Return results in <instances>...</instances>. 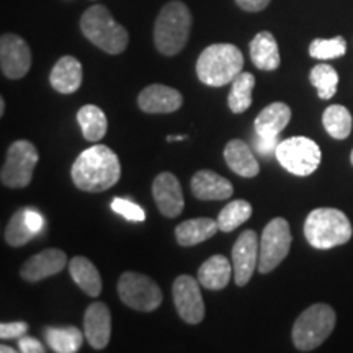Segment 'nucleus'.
Segmentation results:
<instances>
[{
  "label": "nucleus",
  "mask_w": 353,
  "mask_h": 353,
  "mask_svg": "<svg viewBox=\"0 0 353 353\" xmlns=\"http://www.w3.org/2000/svg\"><path fill=\"white\" fill-rule=\"evenodd\" d=\"M70 176L79 190L88 193L105 192L120 180V159L107 145H92L76 159L70 169Z\"/></svg>",
  "instance_id": "1"
},
{
  "label": "nucleus",
  "mask_w": 353,
  "mask_h": 353,
  "mask_svg": "<svg viewBox=\"0 0 353 353\" xmlns=\"http://www.w3.org/2000/svg\"><path fill=\"white\" fill-rule=\"evenodd\" d=\"M244 69V56L231 43H216L206 48L196 61V76L205 85L223 87L232 83Z\"/></svg>",
  "instance_id": "2"
},
{
  "label": "nucleus",
  "mask_w": 353,
  "mask_h": 353,
  "mask_svg": "<svg viewBox=\"0 0 353 353\" xmlns=\"http://www.w3.org/2000/svg\"><path fill=\"white\" fill-rule=\"evenodd\" d=\"M192 30V13L180 0H172L159 12L154 25V43L164 56H175L187 46Z\"/></svg>",
  "instance_id": "3"
},
{
  "label": "nucleus",
  "mask_w": 353,
  "mask_h": 353,
  "mask_svg": "<svg viewBox=\"0 0 353 353\" xmlns=\"http://www.w3.org/2000/svg\"><path fill=\"white\" fill-rule=\"evenodd\" d=\"M352 223L345 213L335 208H317L304 221V237L321 250L343 245L352 239Z\"/></svg>",
  "instance_id": "4"
},
{
  "label": "nucleus",
  "mask_w": 353,
  "mask_h": 353,
  "mask_svg": "<svg viewBox=\"0 0 353 353\" xmlns=\"http://www.w3.org/2000/svg\"><path fill=\"white\" fill-rule=\"evenodd\" d=\"M81 30L88 41L108 54H120L130 43L125 26L118 23L103 6H94L85 10L81 19Z\"/></svg>",
  "instance_id": "5"
},
{
  "label": "nucleus",
  "mask_w": 353,
  "mask_h": 353,
  "mask_svg": "<svg viewBox=\"0 0 353 353\" xmlns=\"http://www.w3.org/2000/svg\"><path fill=\"white\" fill-rule=\"evenodd\" d=\"M335 329V311L319 303L303 311L293 325V343L298 350L311 352L321 347Z\"/></svg>",
  "instance_id": "6"
},
{
  "label": "nucleus",
  "mask_w": 353,
  "mask_h": 353,
  "mask_svg": "<svg viewBox=\"0 0 353 353\" xmlns=\"http://www.w3.org/2000/svg\"><path fill=\"white\" fill-rule=\"evenodd\" d=\"M276 159L285 170L298 176L314 174L321 164V148L312 139L294 136L281 141L276 149Z\"/></svg>",
  "instance_id": "7"
},
{
  "label": "nucleus",
  "mask_w": 353,
  "mask_h": 353,
  "mask_svg": "<svg viewBox=\"0 0 353 353\" xmlns=\"http://www.w3.org/2000/svg\"><path fill=\"white\" fill-rule=\"evenodd\" d=\"M118 294L128 307L141 312L156 311L162 303V291L156 281L136 272H126L120 276Z\"/></svg>",
  "instance_id": "8"
},
{
  "label": "nucleus",
  "mask_w": 353,
  "mask_h": 353,
  "mask_svg": "<svg viewBox=\"0 0 353 353\" xmlns=\"http://www.w3.org/2000/svg\"><path fill=\"white\" fill-rule=\"evenodd\" d=\"M291 229L288 221L283 218H275L267 224L260 237V255L259 268L260 273H270L286 259L290 254Z\"/></svg>",
  "instance_id": "9"
},
{
  "label": "nucleus",
  "mask_w": 353,
  "mask_h": 353,
  "mask_svg": "<svg viewBox=\"0 0 353 353\" xmlns=\"http://www.w3.org/2000/svg\"><path fill=\"white\" fill-rule=\"evenodd\" d=\"M38 164V151L30 141H15L7 151L0 180L8 188H23L32 182L34 165Z\"/></svg>",
  "instance_id": "10"
},
{
  "label": "nucleus",
  "mask_w": 353,
  "mask_h": 353,
  "mask_svg": "<svg viewBox=\"0 0 353 353\" xmlns=\"http://www.w3.org/2000/svg\"><path fill=\"white\" fill-rule=\"evenodd\" d=\"M176 312L187 324H200L205 319V303L200 291V281L188 275H180L172 286Z\"/></svg>",
  "instance_id": "11"
},
{
  "label": "nucleus",
  "mask_w": 353,
  "mask_h": 353,
  "mask_svg": "<svg viewBox=\"0 0 353 353\" xmlns=\"http://www.w3.org/2000/svg\"><path fill=\"white\" fill-rule=\"evenodd\" d=\"M260 241L252 229H247L237 237L232 247L234 281L237 286H245L252 278L255 268H259Z\"/></svg>",
  "instance_id": "12"
},
{
  "label": "nucleus",
  "mask_w": 353,
  "mask_h": 353,
  "mask_svg": "<svg viewBox=\"0 0 353 353\" xmlns=\"http://www.w3.org/2000/svg\"><path fill=\"white\" fill-rule=\"evenodd\" d=\"M0 65L8 79L25 77L32 68V51L23 38L6 33L0 38Z\"/></svg>",
  "instance_id": "13"
},
{
  "label": "nucleus",
  "mask_w": 353,
  "mask_h": 353,
  "mask_svg": "<svg viewBox=\"0 0 353 353\" xmlns=\"http://www.w3.org/2000/svg\"><path fill=\"white\" fill-rule=\"evenodd\" d=\"M152 195L159 211L167 218H176L183 211L185 198L180 182L170 172H162L152 183Z\"/></svg>",
  "instance_id": "14"
},
{
  "label": "nucleus",
  "mask_w": 353,
  "mask_h": 353,
  "mask_svg": "<svg viewBox=\"0 0 353 353\" xmlns=\"http://www.w3.org/2000/svg\"><path fill=\"white\" fill-rule=\"evenodd\" d=\"M83 334L95 350L108 345L112 337V314L105 303H92L83 316Z\"/></svg>",
  "instance_id": "15"
},
{
  "label": "nucleus",
  "mask_w": 353,
  "mask_h": 353,
  "mask_svg": "<svg viewBox=\"0 0 353 353\" xmlns=\"http://www.w3.org/2000/svg\"><path fill=\"white\" fill-rule=\"evenodd\" d=\"M68 263V255L64 250L59 249H46L33 255L23 263L20 270V276L26 281H41L44 278L56 275L63 272V268Z\"/></svg>",
  "instance_id": "16"
},
{
  "label": "nucleus",
  "mask_w": 353,
  "mask_h": 353,
  "mask_svg": "<svg viewBox=\"0 0 353 353\" xmlns=\"http://www.w3.org/2000/svg\"><path fill=\"white\" fill-rule=\"evenodd\" d=\"M182 103V94L162 83L148 85L138 97V105L144 113H174Z\"/></svg>",
  "instance_id": "17"
},
{
  "label": "nucleus",
  "mask_w": 353,
  "mask_h": 353,
  "mask_svg": "<svg viewBox=\"0 0 353 353\" xmlns=\"http://www.w3.org/2000/svg\"><path fill=\"white\" fill-rule=\"evenodd\" d=\"M192 193L201 201H221L232 196V183L213 170H200L192 179Z\"/></svg>",
  "instance_id": "18"
},
{
  "label": "nucleus",
  "mask_w": 353,
  "mask_h": 353,
  "mask_svg": "<svg viewBox=\"0 0 353 353\" xmlns=\"http://www.w3.org/2000/svg\"><path fill=\"white\" fill-rule=\"evenodd\" d=\"M82 77V64L74 56H64L52 68L50 82L56 92L70 95L81 88Z\"/></svg>",
  "instance_id": "19"
},
{
  "label": "nucleus",
  "mask_w": 353,
  "mask_h": 353,
  "mask_svg": "<svg viewBox=\"0 0 353 353\" xmlns=\"http://www.w3.org/2000/svg\"><path fill=\"white\" fill-rule=\"evenodd\" d=\"M224 161H226L228 167L234 174L245 176V179L257 176L260 172L257 159H255L254 152L250 151L247 143L242 139L229 141L226 149H224Z\"/></svg>",
  "instance_id": "20"
},
{
  "label": "nucleus",
  "mask_w": 353,
  "mask_h": 353,
  "mask_svg": "<svg viewBox=\"0 0 353 353\" xmlns=\"http://www.w3.org/2000/svg\"><path fill=\"white\" fill-rule=\"evenodd\" d=\"M291 120V110L286 103L275 101L265 107L254 121L255 134L265 138H278Z\"/></svg>",
  "instance_id": "21"
},
{
  "label": "nucleus",
  "mask_w": 353,
  "mask_h": 353,
  "mask_svg": "<svg viewBox=\"0 0 353 353\" xmlns=\"http://www.w3.org/2000/svg\"><path fill=\"white\" fill-rule=\"evenodd\" d=\"M234 268L229 260L224 255L216 254L198 268V281L203 285V288L218 291L226 288Z\"/></svg>",
  "instance_id": "22"
},
{
  "label": "nucleus",
  "mask_w": 353,
  "mask_h": 353,
  "mask_svg": "<svg viewBox=\"0 0 353 353\" xmlns=\"http://www.w3.org/2000/svg\"><path fill=\"white\" fill-rule=\"evenodd\" d=\"M250 59L260 70H275L280 68V51L275 37L270 32H260L250 41Z\"/></svg>",
  "instance_id": "23"
},
{
  "label": "nucleus",
  "mask_w": 353,
  "mask_h": 353,
  "mask_svg": "<svg viewBox=\"0 0 353 353\" xmlns=\"http://www.w3.org/2000/svg\"><path fill=\"white\" fill-rule=\"evenodd\" d=\"M219 231L218 221L211 218H196L183 221L175 228L176 242L183 247H192L211 239Z\"/></svg>",
  "instance_id": "24"
},
{
  "label": "nucleus",
  "mask_w": 353,
  "mask_h": 353,
  "mask_svg": "<svg viewBox=\"0 0 353 353\" xmlns=\"http://www.w3.org/2000/svg\"><path fill=\"white\" fill-rule=\"evenodd\" d=\"M69 273L79 288L88 296H99L101 293V276L99 268L90 260L77 255L69 262Z\"/></svg>",
  "instance_id": "25"
},
{
  "label": "nucleus",
  "mask_w": 353,
  "mask_h": 353,
  "mask_svg": "<svg viewBox=\"0 0 353 353\" xmlns=\"http://www.w3.org/2000/svg\"><path fill=\"white\" fill-rule=\"evenodd\" d=\"M77 123L81 125L83 138L90 141V143H99L107 134V117H105L103 110L95 107V105H85V107L79 110Z\"/></svg>",
  "instance_id": "26"
},
{
  "label": "nucleus",
  "mask_w": 353,
  "mask_h": 353,
  "mask_svg": "<svg viewBox=\"0 0 353 353\" xmlns=\"http://www.w3.org/2000/svg\"><path fill=\"white\" fill-rule=\"evenodd\" d=\"M44 337L56 353H76L83 343V334L77 327H46Z\"/></svg>",
  "instance_id": "27"
},
{
  "label": "nucleus",
  "mask_w": 353,
  "mask_h": 353,
  "mask_svg": "<svg viewBox=\"0 0 353 353\" xmlns=\"http://www.w3.org/2000/svg\"><path fill=\"white\" fill-rule=\"evenodd\" d=\"M255 77L250 72H241L232 81L231 92L228 97V105L234 113H244L252 105V90Z\"/></svg>",
  "instance_id": "28"
},
{
  "label": "nucleus",
  "mask_w": 353,
  "mask_h": 353,
  "mask_svg": "<svg viewBox=\"0 0 353 353\" xmlns=\"http://www.w3.org/2000/svg\"><path fill=\"white\" fill-rule=\"evenodd\" d=\"M322 125L334 139H345L352 132V114L342 105H330L322 114Z\"/></svg>",
  "instance_id": "29"
},
{
  "label": "nucleus",
  "mask_w": 353,
  "mask_h": 353,
  "mask_svg": "<svg viewBox=\"0 0 353 353\" xmlns=\"http://www.w3.org/2000/svg\"><path fill=\"white\" fill-rule=\"evenodd\" d=\"M252 216V205L245 200H234L229 201L221 213L218 214V226L219 231L232 232L245 223Z\"/></svg>",
  "instance_id": "30"
},
{
  "label": "nucleus",
  "mask_w": 353,
  "mask_h": 353,
  "mask_svg": "<svg viewBox=\"0 0 353 353\" xmlns=\"http://www.w3.org/2000/svg\"><path fill=\"white\" fill-rule=\"evenodd\" d=\"M309 81L316 87L317 95L322 100H329L337 94L339 74L332 65L329 64H317L312 68L309 74Z\"/></svg>",
  "instance_id": "31"
},
{
  "label": "nucleus",
  "mask_w": 353,
  "mask_h": 353,
  "mask_svg": "<svg viewBox=\"0 0 353 353\" xmlns=\"http://www.w3.org/2000/svg\"><path fill=\"white\" fill-rule=\"evenodd\" d=\"M33 237H37V232L26 223V208H21L8 221L6 229L7 244L12 247H21L28 244Z\"/></svg>",
  "instance_id": "32"
},
{
  "label": "nucleus",
  "mask_w": 353,
  "mask_h": 353,
  "mask_svg": "<svg viewBox=\"0 0 353 353\" xmlns=\"http://www.w3.org/2000/svg\"><path fill=\"white\" fill-rule=\"evenodd\" d=\"M347 51V43L342 37H335L330 39L317 38L309 44V54L314 59H335L342 57Z\"/></svg>",
  "instance_id": "33"
},
{
  "label": "nucleus",
  "mask_w": 353,
  "mask_h": 353,
  "mask_svg": "<svg viewBox=\"0 0 353 353\" xmlns=\"http://www.w3.org/2000/svg\"><path fill=\"white\" fill-rule=\"evenodd\" d=\"M112 210L114 213H118L128 221H134V223H141L145 219V213L141 206L136 205L125 198H113L112 201Z\"/></svg>",
  "instance_id": "34"
},
{
  "label": "nucleus",
  "mask_w": 353,
  "mask_h": 353,
  "mask_svg": "<svg viewBox=\"0 0 353 353\" xmlns=\"http://www.w3.org/2000/svg\"><path fill=\"white\" fill-rule=\"evenodd\" d=\"M280 143L281 141L278 138H265V136H259V134L257 138H254L255 151H257L259 156L262 157H270L272 154H276L278 144Z\"/></svg>",
  "instance_id": "35"
},
{
  "label": "nucleus",
  "mask_w": 353,
  "mask_h": 353,
  "mask_svg": "<svg viewBox=\"0 0 353 353\" xmlns=\"http://www.w3.org/2000/svg\"><path fill=\"white\" fill-rule=\"evenodd\" d=\"M28 332V324L26 322H3L0 325V337L2 339H20Z\"/></svg>",
  "instance_id": "36"
},
{
  "label": "nucleus",
  "mask_w": 353,
  "mask_h": 353,
  "mask_svg": "<svg viewBox=\"0 0 353 353\" xmlns=\"http://www.w3.org/2000/svg\"><path fill=\"white\" fill-rule=\"evenodd\" d=\"M19 348H20V352H23V353H43L44 352V347L41 342L37 341V339H33V337H26V335L19 339Z\"/></svg>",
  "instance_id": "37"
},
{
  "label": "nucleus",
  "mask_w": 353,
  "mask_h": 353,
  "mask_svg": "<svg viewBox=\"0 0 353 353\" xmlns=\"http://www.w3.org/2000/svg\"><path fill=\"white\" fill-rule=\"evenodd\" d=\"M26 223H28V226L37 232V236L43 231L44 228V218L38 213L37 210H32V208H26Z\"/></svg>",
  "instance_id": "38"
},
{
  "label": "nucleus",
  "mask_w": 353,
  "mask_h": 353,
  "mask_svg": "<svg viewBox=\"0 0 353 353\" xmlns=\"http://www.w3.org/2000/svg\"><path fill=\"white\" fill-rule=\"evenodd\" d=\"M272 0H236V3L245 12H260L268 7Z\"/></svg>",
  "instance_id": "39"
},
{
  "label": "nucleus",
  "mask_w": 353,
  "mask_h": 353,
  "mask_svg": "<svg viewBox=\"0 0 353 353\" xmlns=\"http://www.w3.org/2000/svg\"><path fill=\"white\" fill-rule=\"evenodd\" d=\"M185 138H187V136H169L167 141H169V143H174V141H183Z\"/></svg>",
  "instance_id": "40"
},
{
  "label": "nucleus",
  "mask_w": 353,
  "mask_h": 353,
  "mask_svg": "<svg viewBox=\"0 0 353 353\" xmlns=\"http://www.w3.org/2000/svg\"><path fill=\"white\" fill-rule=\"evenodd\" d=\"M0 352H2V353H13V352H15V348H10V347H7V345H2V347H0Z\"/></svg>",
  "instance_id": "41"
},
{
  "label": "nucleus",
  "mask_w": 353,
  "mask_h": 353,
  "mask_svg": "<svg viewBox=\"0 0 353 353\" xmlns=\"http://www.w3.org/2000/svg\"><path fill=\"white\" fill-rule=\"evenodd\" d=\"M3 112H6V100H0V114H3Z\"/></svg>",
  "instance_id": "42"
},
{
  "label": "nucleus",
  "mask_w": 353,
  "mask_h": 353,
  "mask_svg": "<svg viewBox=\"0 0 353 353\" xmlns=\"http://www.w3.org/2000/svg\"><path fill=\"white\" fill-rule=\"evenodd\" d=\"M350 161H352V165H353V151H352V154H350Z\"/></svg>",
  "instance_id": "43"
}]
</instances>
